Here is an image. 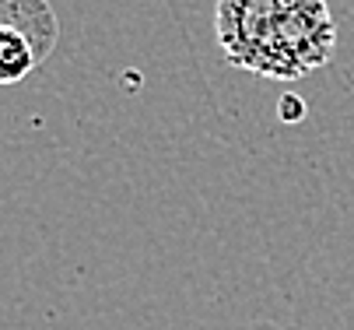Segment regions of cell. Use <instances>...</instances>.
<instances>
[{"mask_svg":"<svg viewBox=\"0 0 354 330\" xmlns=\"http://www.w3.org/2000/svg\"><path fill=\"white\" fill-rule=\"evenodd\" d=\"M0 25H11L21 35H28L42 60L60 42V21L57 11L49 8V0H0Z\"/></svg>","mask_w":354,"mask_h":330,"instance_id":"cell-2","label":"cell"},{"mask_svg":"<svg viewBox=\"0 0 354 330\" xmlns=\"http://www.w3.org/2000/svg\"><path fill=\"white\" fill-rule=\"evenodd\" d=\"M39 64H42V57L35 53L28 35H21L11 25H0V88L25 81Z\"/></svg>","mask_w":354,"mask_h":330,"instance_id":"cell-3","label":"cell"},{"mask_svg":"<svg viewBox=\"0 0 354 330\" xmlns=\"http://www.w3.org/2000/svg\"><path fill=\"white\" fill-rule=\"evenodd\" d=\"M239 330H309V327H298V323H274V320H257V323H245Z\"/></svg>","mask_w":354,"mask_h":330,"instance_id":"cell-5","label":"cell"},{"mask_svg":"<svg viewBox=\"0 0 354 330\" xmlns=\"http://www.w3.org/2000/svg\"><path fill=\"white\" fill-rule=\"evenodd\" d=\"M214 42L221 60L263 81H301L337 50L326 0H218Z\"/></svg>","mask_w":354,"mask_h":330,"instance_id":"cell-1","label":"cell"},{"mask_svg":"<svg viewBox=\"0 0 354 330\" xmlns=\"http://www.w3.org/2000/svg\"><path fill=\"white\" fill-rule=\"evenodd\" d=\"M301 106L306 102H301L298 95H284L281 99V120H301Z\"/></svg>","mask_w":354,"mask_h":330,"instance_id":"cell-4","label":"cell"}]
</instances>
